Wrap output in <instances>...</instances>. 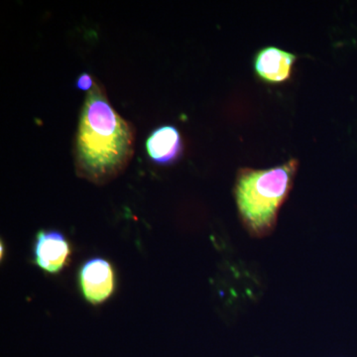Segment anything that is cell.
Returning <instances> with one entry per match:
<instances>
[{"instance_id":"1","label":"cell","mask_w":357,"mask_h":357,"mask_svg":"<svg viewBox=\"0 0 357 357\" xmlns=\"http://www.w3.org/2000/svg\"><path fill=\"white\" fill-rule=\"evenodd\" d=\"M135 131L114 109L102 84L86 93L75 140L79 178L105 185L119 177L134 153Z\"/></svg>"},{"instance_id":"2","label":"cell","mask_w":357,"mask_h":357,"mask_svg":"<svg viewBox=\"0 0 357 357\" xmlns=\"http://www.w3.org/2000/svg\"><path fill=\"white\" fill-rule=\"evenodd\" d=\"M299 162L288 160L269 169H239L234 196L244 227L250 236H269L276 225L282 204L292 190Z\"/></svg>"},{"instance_id":"3","label":"cell","mask_w":357,"mask_h":357,"mask_svg":"<svg viewBox=\"0 0 357 357\" xmlns=\"http://www.w3.org/2000/svg\"><path fill=\"white\" fill-rule=\"evenodd\" d=\"M77 280L84 299L95 306L109 300L116 287L114 268L102 257L86 260L79 268Z\"/></svg>"},{"instance_id":"4","label":"cell","mask_w":357,"mask_h":357,"mask_svg":"<svg viewBox=\"0 0 357 357\" xmlns=\"http://www.w3.org/2000/svg\"><path fill=\"white\" fill-rule=\"evenodd\" d=\"M72 248L67 237L58 230H40L33 245V261L46 273H60L68 264Z\"/></svg>"},{"instance_id":"5","label":"cell","mask_w":357,"mask_h":357,"mask_svg":"<svg viewBox=\"0 0 357 357\" xmlns=\"http://www.w3.org/2000/svg\"><path fill=\"white\" fill-rule=\"evenodd\" d=\"M297 56L275 46H267L255 54L253 68L256 76L267 84H282L292 77Z\"/></svg>"},{"instance_id":"6","label":"cell","mask_w":357,"mask_h":357,"mask_svg":"<svg viewBox=\"0 0 357 357\" xmlns=\"http://www.w3.org/2000/svg\"><path fill=\"white\" fill-rule=\"evenodd\" d=\"M148 157L158 165H171L182 156L183 140L180 131L173 126H162L150 133L146 139Z\"/></svg>"},{"instance_id":"7","label":"cell","mask_w":357,"mask_h":357,"mask_svg":"<svg viewBox=\"0 0 357 357\" xmlns=\"http://www.w3.org/2000/svg\"><path fill=\"white\" fill-rule=\"evenodd\" d=\"M96 84L95 79L89 73H83V74L79 75V77H77L76 86L79 91H88L89 93V91L93 89Z\"/></svg>"}]
</instances>
